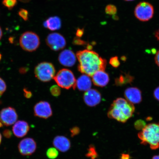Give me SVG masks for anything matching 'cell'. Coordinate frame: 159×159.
<instances>
[{"mask_svg": "<svg viewBox=\"0 0 159 159\" xmlns=\"http://www.w3.org/2000/svg\"><path fill=\"white\" fill-rule=\"evenodd\" d=\"M76 56L79 62V71L89 76H92L98 70H105L106 68V60L94 51L88 49L80 51L77 52Z\"/></svg>", "mask_w": 159, "mask_h": 159, "instance_id": "cell-1", "label": "cell"}, {"mask_svg": "<svg viewBox=\"0 0 159 159\" xmlns=\"http://www.w3.org/2000/svg\"><path fill=\"white\" fill-rule=\"evenodd\" d=\"M135 107L126 99L119 98L115 99L109 108L108 116L118 122L125 123L133 116Z\"/></svg>", "mask_w": 159, "mask_h": 159, "instance_id": "cell-2", "label": "cell"}, {"mask_svg": "<svg viewBox=\"0 0 159 159\" xmlns=\"http://www.w3.org/2000/svg\"><path fill=\"white\" fill-rule=\"evenodd\" d=\"M141 144H148L152 150L159 148V122L146 125L139 133Z\"/></svg>", "mask_w": 159, "mask_h": 159, "instance_id": "cell-3", "label": "cell"}, {"mask_svg": "<svg viewBox=\"0 0 159 159\" xmlns=\"http://www.w3.org/2000/svg\"><path fill=\"white\" fill-rule=\"evenodd\" d=\"M53 79L61 88L66 89L76 88V79L72 71L69 69L60 70L55 75Z\"/></svg>", "mask_w": 159, "mask_h": 159, "instance_id": "cell-4", "label": "cell"}, {"mask_svg": "<svg viewBox=\"0 0 159 159\" xmlns=\"http://www.w3.org/2000/svg\"><path fill=\"white\" fill-rule=\"evenodd\" d=\"M20 44L21 48L25 51L32 52L39 48L40 41L36 34L32 31H27L20 37Z\"/></svg>", "mask_w": 159, "mask_h": 159, "instance_id": "cell-5", "label": "cell"}, {"mask_svg": "<svg viewBox=\"0 0 159 159\" xmlns=\"http://www.w3.org/2000/svg\"><path fill=\"white\" fill-rule=\"evenodd\" d=\"M55 69L51 63L43 62L39 63L34 69L36 77L41 81L47 82L53 79L55 75Z\"/></svg>", "mask_w": 159, "mask_h": 159, "instance_id": "cell-6", "label": "cell"}, {"mask_svg": "<svg viewBox=\"0 0 159 159\" xmlns=\"http://www.w3.org/2000/svg\"><path fill=\"white\" fill-rule=\"evenodd\" d=\"M134 14L135 17L139 20L148 21L153 16L154 7L151 4L148 2H141L135 7Z\"/></svg>", "mask_w": 159, "mask_h": 159, "instance_id": "cell-7", "label": "cell"}, {"mask_svg": "<svg viewBox=\"0 0 159 159\" xmlns=\"http://www.w3.org/2000/svg\"><path fill=\"white\" fill-rule=\"evenodd\" d=\"M47 44L52 50L58 51L64 48L66 41L62 35L57 33L50 34L45 40Z\"/></svg>", "mask_w": 159, "mask_h": 159, "instance_id": "cell-8", "label": "cell"}, {"mask_svg": "<svg viewBox=\"0 0 159 159\" xmlns=\"http://www.w3.org/2000/svg\"><path fill=\"white\" fill-rule=\"evenodd\" d=\"M17 119L16 111L12 107L3 108L0 112V122L5 126H11L15 124Z\"/></svg>", "mask_w": 159, "mask_h": 159, "instance_id": "cell-9", "label": "cell"}, {"mask_svg": "<svg viewBox=\"0 0 159 159\" xmlns=\"http://www.w3.org/2000/svg\"><path fill=\"white\" fill-rule=\"evenodd\" d=\"M37 148L36 143L31 138L23 139L18 145L19 152L23 156H30L35 152Z\"/></svg>", "mask_w": 159, "mask_h": 159, "instance_id": "cell-10", "label": "cell"}, {"mask_svg": "<svg viewBox=\"0 0 159 159\" xmlns=\"http://www.w3.org/2000/svg\"><path fill=\"white\" fill-rule=\"evenodd\" d=\"M35 116L40 118L47 119L52 115L50 104L46 101H40L36 104L34 108Z\"/></svg>", "mask_w": 159, "mask_h": 159, "instance_id": "cell-11", "label": "cell"}, {"mask_svg": "<svg viewBox=\"0 0 159 159\" xmlns=\"http://www.w3.org/2000/svg\"><path fill=\"white\" fill-rule=\"evenodd\" d=\"M101 99L100 93L95 89H89L85 91L83 95L85 104L89 107L96 106L100 102Z\"/></svg>", "mask_w": 159, "mask_h": 159, "instance_id": "cell-12", "label": "cell"}, {"mask_svg": "<svg viewBox=\"0 0 159 159\" xmlns=\"http://www.w3.org/2000/svg\"><path fill=\"white\" fill-rule=\"evenodd\" d=\"M58 60L61 65L66 67H71L76 62V57L72 51L65 49L60 53Z\"/></svg>", "mask_w": 159, "mask_h": 159, "instance_id": "cell-13", "label": "cell"}, {"mask_svg": "<svg viewBox=\"0 0 159 159\" xmlns=\"http://www.w3.org/2000/svg\"><path fill=\"white\" fill-rule=\"evenodd\" d=\"M124 95L126 100L133 104H139L142 101V93L136 87H129L126 89Z\"/></svg>", "mask_w": 159, "mask_h": 159, "instance_id": "cell-14", "label": "cell"}, {"mask_svg": "<svg viewBox=\"0 0 159 159\" xmlns=\"http://www.w3.org/2000/svg\"><path fill=\"white\" fill-rule=\"evenodd\" d=\"M30 130L29 125L27 122L19 120L14 125L12 131L14 134L18 138H22L28 134Z\"/></svg>", "mask_w": 159, "mask_h": 159, "instance_id": "cell-15", "label": "cell"}, {"mask_svg": "<svg viewBox=\"0 0 159 159\" xmlns=\"http://www.w3.org/2000/svg\"><path fill=\"white\" fill-rule=\"evenodd\" d=\"M91 77L93 83L97 86L104 87L108 84L109 82V75L104 70L97 71Z\"/></svg>", "mask_w": 159, "mask_h": 159, "instance_id": "cell-16", "label": "cell"}, {"mask_svg": "<svg viewBox=\"0 0 159 159\" xmlns=\"http://www.w3.org/2000/svg\"><path fill=\"white\" fill-rule=\"evenodd\" d=\"M53 143L56 148L62 152H67L71 147L70 141L66 137L62 136L55 137Z\"/></svg>", "mask_w": 159, "mask_h": 159, "instance_id": "cell-17", "label": "cell"}, {"mask_svg": "<svg viewBox=\"0 0 159 159\" xmlns=\"http://www.w3.org/2000/svg\"><path fill=\"white\" fill-rule=\"evenodd\" d=\"M92 82L89 75H83L76 81V87L80 91H86L91 89Z\"/></svg>", "mask_w": 159, "mask_h": 159, "instance_id": "cell-18", "label": "cell"}, {"mask_svg": "<svg viewBox=\"0 0 159 159\" xmlns=\"http://www.w3.org/2000/svg\"><path fill=\"white\" fill-rule=\"evenodd\" d=\"M43 25L44 27L50 30H57L60 29L61 27V20L58 17H51L46 20Z\"/></svg>", "mask_w": 159, "mask_h": 159, "instance_id": "cell-19", "label": "cell"}, {"mask_svg": "<svg viewBox=\"0 0 159 159\" xmlns=\"http://www.w3.org/2000/svg\"><path fill=\"white\" fill-rule=\"evenodd\" d=\"M133 80V77L129 75H120L115 79V84L117 85H122L132 82Z\"/></svg>", "mask_w": 159, "mask_h": 159, "instance_id": "cell-20", "label": "cell"}, {"mask_svg": "<svg viewBox=\"0 0 159 159\" xmlns=\"http://www.w3.org/2000/svg\"><path fill=\"white\" fill-rule=\"evenodd\" d=\"M48 158L50 159H55L58 156L59 152L57 149L53 148L48 149L46 152Z\"/></svg>", "mask_w": 159, "mask_h": 159, "instance_id": "cell-21", "label": "cell"}, {"mask_svg": "<svg viewBox=\"0 0 159 159\" xmlns=\"http://www.w3.org/2000/svg\"><path fill=\"white\" fill-rule=\"evenodd\" d=\"M86 156L91 159H95L97 158L98 154L94 146L92 145L89 146Z\"/></svg>", "mask_w": 159, "mask_h": 159, "instance_id": "cell-22", "label": "cell"}, {"mask_svg": "<svg viewBox=\"0 0 159 159\" xmlns=\"http://www.w3.org/2000/svg\"><path fill=\"white\" fill-rule=\"evenodd\" d=\"M117 10L116 6L113 5H108L105 7V12L107 15H114L117 13Z\"/></svg>", "mask_w": 159, "mask_h": 159, "instance_id": "cell-23", "label": "cell"}, {"mask_svg": "<svg viewBox=\"0 0 159 159\" xmlns=\"http://www.w3.org/2000/svg\"><path fill=\"white\" fill-rule=\"evenodd\" d=\"M17 3V0H3L2 1L3 5L9 10L12 9Z\"/></svg>", "mask_w": 159, "mask_h": 159, "instance_id": "cell-24", "label": "cell"}, {"mask_svg": "<svg viewBox=\"0 0 159 159\" xmlns=\"http://www.w3.org/2000/svg\"><path fill=\"white\" fill-rule=\"evenodd\" d=\"M50 91L52 95L55 97H58L61 94V90L58 85H53L52 86Z\"/></svg>", "mask_w": 159, "mask_h": 159, "instance_id": "cell-25", "label": "cell"}, {"mask_svg": "<svg viewBox=\"0 0 159 159\" xmlns=\"http://www.w3.org/2000/svg\"><path fill=\"white\" fill-rule=\"evenodd\" d=\"M109 63L115 68H117L120 65V61H119L118 57H111L109 60Z\"/></svg>", "mask_w": 159, "mask_h": 159, "instance_id": "cell-26", "label": "cell"}, {"mask_svg": "<svg viewBox=\"0 0 159 159\" xmlns=\"http://www.w3.org/2000/svg\"><path fill=\"white\" fill-rule=\"evenodd\" d=\"M19 15L25 21H26L29 19V12L27 10L21 9L19 11Z\"/></svg>", "mask_w": 159, "mask_h": 159, "instance_id": "cell-27", "label": "cell"}, {"mask_svg": "<svg viewBox=\"0 0 159 159\" xmlns=\"http://www.w3.org/2000/svg\"><path fill=\"white\" fill-rule=\"evenodd\" d=\"M7 88V85L5 81L0 77V96L5 93Z\"/></svg>", "mask_w": 159, "mask_h": 159, "instance_id": "cell-28", "label": "cell"}, {"mask_svg": "<svg viewBox=\"0 0 159 159\" xmlns=\"http://www.w3.org/2000/svg\"><path fill=\"white\" fill-rule=\"evenodd\" d=\"M73 44L76 45H83L87 44L86 42L81 40L80 38L77 37H75L73 39Z\"/></svg>", "mask_w": 159, "mask_h": 159, "instance_id": "cell-29", "label": "cell"}, {"mask_svg": "<svg viewBox=\"0 0 159 159\" xmlns=\"http://www.w3.org/2000/svg\"><path fill=\"white\" fill-rule=\"evenodd\" d=\"M134 125L135 128L137 129H139V130L141 129H142L146 126L144 121L142 120H139L136 121L135 122Z\"/></svg>", "mask_w": 159, "mask_h": 159, "instance_id": "cell-30", "label": "cell"}, {"mask_svg": "<svg viewBox=\"0 0 159 159\" xmlns=\"http://www.w3.org/2000/svg\"><path fill=\"white\" fill-rule=\"evenodd\" d=\"M70 133L71 136L74 137L76 135H78L80 132V130L78 127H74L70 129Z\"/></svg>", "mask_w": 159, "mask_h": 159, "instance_id": "cell-31", "label": "cell"}, {"mask_svg": "<svg viewBox=\"0 0 159 159\" xmlns=\"http://www.w3.org/2000/svg\"><path fill=\"white\" fill-rule=\"evenodd\" d=\"M84 33V29H80L79 28L77 29L76 35V37L78 38H80L82 37L83 34Z\"/></svg>", "mask_w": 159, "mask_h": 159, "instance_id": "cell-32", "label": "cell"}, {"mask_svg": "<svg viewBox=\"0 0 159 159\" xmlns=\"http://www.w3.org/2000/svg\"><path fill=\"white\" fill-rule=\"evenodd\" d=\"M3 134L5 138H9L11 137L12 134L11 131L9 130V129H6L5 130L3 131Z\"/></svg>", "mask_w": 159, "mask_h": 159, "instance_id": "cell-33", "label": "cell"}, {"mask_svg": "<svg viewBox=\"0 0 159 159\" xmlns=\"http://www.w3.org/2000/svg\"><path fill=\"white\" fill-rule=\"evenodd\" d=\"M154 96L157 100L159 101V86L155 89L154 92Z\"/></svg>", "mask_w": 159, "mask_h": 159, "instance_id": "cell-34", "label": "cell"}, {"mask_svg": "<svg viewBox=\"0 0 159 159\" xmlns=\"http://www.w3.org/2000/svg\"><path fill=\"white\" fill-rule=\"evenodd\" d=\"M24 91L25 96L26 98H31L32 95V94L30 91H28L27 89H24Z\"/></svg>", "mask_w": 159, "mask_h": 159, "instance_id": "cell-35", "label": "cell"}, {"mask_svg": "<svg viewBox=\"0 0 159 159\" xmlns=\"http://www.w3.org/2000/svg\"><path fill=\"white\" fill-rule=\"evenodd\" d=\"M155 61L156 64L159 67V51L156 53V56L155 57Z\"/></svg>", "mask_w": 159, "mask_h": 159, "instance_id": "cell-36", "label": "cell"}, {"mask_svg": "<svg viewBox=\"0 0 159 159\" xmlns=\"http://www.w3.org/2000/svg\"><path fill=\"white\" fill-rule=\"evenodd\" d=\"M130 156L128 154H122L121 157L120 159H129Z\"/></svg>", "mask_w": 159, "mask_h": 159, "instance_id": "cell-37", "label": "cell"}, {"mask_svg": "<svg viewBox=\"0 0 159 159\" xmlns=\"http://www.w3.org/2000/svg\"><path fill=\"white\" fill-rule=\"evenodd\" d=\"M155 37L158 41H159V29L155 33Z\"/></svg>", "mask_w": 159, "mask_h": 159, "instance_id": "cell-38", "label": "cell"}, {"mask_svg": "<svg viewBox=\"0 0 159 159\" xmlns=\"http://www.w3.org/2000/svg\"><path fill=\"white\" fill-rule=\"evenodd\" d=\"M19 1L22 2L26 3L29 2L31 0H19Z\"/></svg>", "mask_w": 159, "mask_h": 159, "instance_id": "cell-39", "label": "cell"}, {"mask_svg": "<svg viewBox=\"0 0 159 159\" xmlns=\"http://www.w3.org/2000/svg\"><path fill=\"white\" fill-rule=\"evenodd\" d=\"M3 34H2V29L1 27H0V40L1 39L2 36Z\"/></svg>", "mask_w": 159, "mask_h": 159, "instance_id": "cell-40", "label": "cell"}, {"mask_svg": "<svg viewBox=\"0 0 159 159\" xmlns=\"http://www.w3.org/2000/svg\"><path fill=\"white\" fill-rule=\"evenodd\" d=\"M152 159H159V155L153 157Z\"/></svg>", "mask_w": 159, "mask_h": 159, "instance_id": "cell-41", "label": "cell"}, {"mask_svg": "<svg viewBox=\"0 0 159 159\" xmlns=\"http://www.w3.org/2000/svg\"><path fill=\"white\" fill-rule=\"evenodd\" d=\"M2 135L1 134V133H0V145H1V143L2 142Z\"/></svg>", "mask_w": 159, "mask_h": 159, "instance_id": "cell-42", "label": "cell"}, {"mask_svg": "<svg viewBox=\"0 0 159 159\" xmlns=\"http://www.w3.org/2000/svg\"><path fill=\"white\" fill-rule=\"evenodd\" d=\"M2 55L1 54V53H0V61H1V59H2Z\"/></svg>", "mask_w": 159, "mask_h": 159, "instance_id": "cell-43", "label": "cell"}, {"mask_svg": "<svg viewBox=\"0 0 159 159\" xmlns=\"http://www.w3.org/2000/svg\"><path fill=\"white\" fill-rule=\"evenodd\" d=\"M125 1H134V0H125Z\"/></svg>", "mask_w": 159, "mask_h": 159, "instance_id": "cell-44", "label": "cell"}]
</instances>
